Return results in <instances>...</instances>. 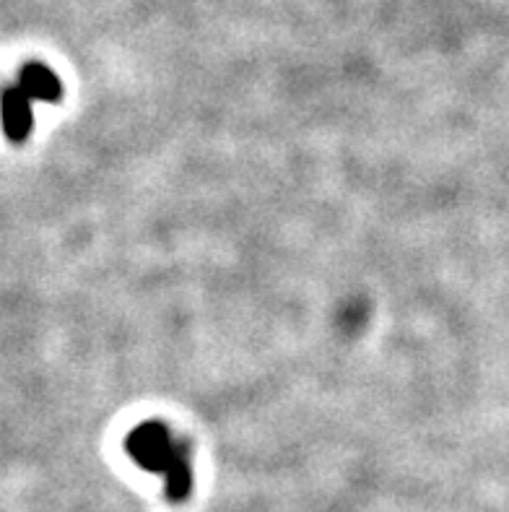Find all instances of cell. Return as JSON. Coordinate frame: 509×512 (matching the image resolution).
<instances>
[{"mask_svg":"<svg viewBox=\"0 0 509 512\" xmlns=\"http://www.w3.org/2000/svg\"><path fill=\"white\" fill-rule=\"evenodd\" d=\"M19 86L29 99H42V102H58L63 97V86L58 76L42 63H26L19 73Z\"/></svg>","mask_w":509,"mask_h":512,"instance_id":"cell-3","label":"cell"},{"mask_svg":"<svg viewBox=\"0 0 509 512\" xmlns=\"http://www.w3.org/2000/svg\"><path fill=\"white\" fill-rule=\"evenodd\" d=\"M128 453L136 463H141L149 471H162L167 474L172 463L180 458L185 450L174 445L169 437V429L162 424H141V427L128 437Z\"/></svg>","mask_w":509,"mask_h":512,"instance_id":"cell-1","label":"cell"},{"mask_svg":"<svg viewBox=\"0 0 509 512\" xmlns=\"http://www.w3.org/2000/svg\"><path fill=\"white\" fill-rule=\"evenodd\" d=\"M3 128L11 141H24L32 130V104L19 86H11L3 94Z\"/></svg>","mask_w":509,"mask_h":512,"instance_id":"cell-2","label":"cell"}]
</instances>
